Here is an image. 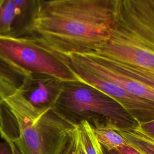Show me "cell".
<instances>
[{
    "mask_svg": "<svg viewBox=\"0 0 154 154\" xmlns=\"http://www.w3.org/2000/svg\"><path fill=\"white\" fill-rule=\"evenodd\" d=\"M116 0H38L31 35L67 55L94 52L110 38Z\"/></svg>",
    "mask_w": 154,
    "mask_h": 154,
    "instance_id": "cell-1",
    "label": "cell"
},
{
    "mask_svg": "<svg viewBox=\"0 0 154 154\" xmlns=\"http://www.w3.org/2000/svg\"><path fill=\"white\" fill-rule=\"evenodd\" d=\"M18 81L0 71V103L16 125L18 135L12 141L22 154H61L76 124L54 108L40 109L21 94Z\"/></svg>",
    "mask_w": 154,
    "mask_h": 154,
    "instance_id": "cell-2",
    "label": "cell"
},
{
    "mask_svg": "<svg viewBox=\"0 0 154 154\" xmlns=\"http://www.w3.org/2000/svg\"><path fill=\"white\" fill-rule=\"evenodd\" d=\"M90 53L154 73V0H116L111 37Z\"/></svg>",
    "mask_w": 154,
    "mask_h": 154,
    "instance_id": "cell-3",
    "label": "cell"
},
{
    "mask_svg": "<svg viewBox=\"0 0 154 154\" xmlns=\"http://www.w3.org/2000/svg\"><path fill=\"white\" fill-rule=\"evenodd\" d=\"M53 108L75 123L87 120L93 128L107 125L117 130H130L138 125L114 99L78 81L63 82Z\"/></svg>",
    "mask_w": 154,
    "mask_h": 154,
    "instance_id": "cell-4",
    "label": "cell"
},
{
    "mask_svg": "<svg viewBox=\"0 0 154 154\" xmlns=\"http://www.w3.org/2000/svg\"><path fill=\"white\" fill-rule=\"evenodd\" d=\"M66 60V55L34 35L0 37V63L19 78L42 73L63 82L78 81L68 68Z\"/></svg>",
    "mask_w": 154,
    "mask_h": 154,
    "instance_id": "cell-5",
    "label": "cell"
},
{
    "mask_svg": "<svg viewBox=\"0 0 154 154\" xmlns=\"http://www.w3.org/2000/svg\"><path fill=\"white\" fill-rule=\"evenodd\" d=\"M66 64L78 81L99 90L114 99L138 124L154 120V103L131 94L117 84L80 67L67 57Z\"/></svg>",
    "mask_w": 154,
    "mask_h": 154,
    "instance_id": "cell-6",
    "label": "cell"
},
{
    "mask_svg": "<svg viewBox=\"0 0 154 154\" xmlns=\"http://www.w3.org/2000/svg\"><path fill=\"white\" fill-rule=\"evenodd\" d=\"M38 0H0V37L29 35Z\"/></svg>",
    "mask_w": 154,
    "mask_h": 154,
    "instance_id": "cell-7",
    "label": "cell"
},
{
    "mask_svg": "<svg viewBox=\"0 0 154 154\" xmlns=\"http://www.w3.org/2000/svg\"><path fill=\"white\" fill-rule=\"evenodd\" d=\"M63 82L49 75L31 73L20 76L18 88L22 96L40 109L53 108Z\"/></svg>",
    "mask_w": 154,
    "mask_h": 154,
    "instance_id": "cell-8",
    "label": "cell"
},
{
    "mask_svg": "<svg viewBox=\"0 0 154 154\" xmlns=\"http://www.w3.org/2000/svg\"><path fill=\"white\" fill-rule=\"evenodd\" d=\"M67 57L80 67L120 86L138 97L154 103V89L116 72L83 54H71Z\"/></svg>",
    "mask_w": 154,
    "mask_h": 154,
    "instance_id": "cell-9",
    "label": "cell"
},
{
    "mask_svg": "<svg viewBox=\"0 0 154 154\" xmlns=\"http://www.w3.org/2000/svg\"><path fill=\"white\" fill-rule=\"evenodd\" d=\"M79 144L85 154H103L93 126L87 120L76 123Z\"/></svg>",
    "mask_w": 154,
    "mask_h": 154,
    "instance_id": "cell-10",
    "label": "cell"
},
{
    "mask_svg": "<svg viewBox=\"0 0 154 154\" xmlns=\"http://www.w3.org/2000/svg\"><path fill=\"white\" fill-rule=\"evenodd\" d=\"M93 129L101 146L107 150H116L128 144L118 131L112 127L100 126L93 128Z\"/></svg>",
    "mask_w": 154,
    "mask_h": 154,
    "instance_id": "cell-11",
    "label": "cell"
},
{
    "mask_svg": "<svg viewBox=\"0 0 154 154\" xmlns=\"http://www.w3.org/2000/svg\"><path fill=\"white\" fill-rule=\"evenodd\" d=\"M128 144L142 154H154V141L135 129L117 130Z\"/></svg>",
    "mask_w": 154,
    "mask_h": 154,
    "instance_id": "cell-12",
    "label": "cell"
},
{
    "mask_svg": "<svg viewBox=\"0 0 154 154\" xmlns=\"http://www.w3.org/2000/svg\"><path fill=\"white\" fill-rule=\"evenodd\" d=\"M79 148V139L76 129V124L74 132L67 142L61 154H78Z\"/></svg>",
    "mask_w": 154,
    "mask_h": 154,
    "instance_id": "cell-13",
    "label": "cell"
},
{
    "mask_svg": "<svg viewBox=\"0 0 154 154\" xmlns=\"http://www.w3.org/2000/svg\"><path fill=\"white\" fill-rule=\"evenodd\" d=\"M134 129L154 141V120L146 123H139Z\"/></svg>",
    "mask_w": 154,
    "mask_h": 154,
    "instance_id": "cell-14",
    "label": "cell"
},
{
    "mask_svg": "<svg viewBox=\"0 0 154 154\" xmlns=\"http://www.w3.org/2000/svg\"><path fill=\"white\" fill-rule=\"evenodd\" d=\"M116 150H117L120 154H142L138 150H137L129 144H127L118 148L117 149H116Z\"/></svg>",
    "mask_w": 154,
    "mask_h": 154,
    "instance_id": "cell-15",
    "label": "cell"
},
{
    "mask_svg": "<svg viewBox=\"0 0 154 154\" xmlns=\"http://www.w3.org/2000/svg\"><path fill=\"white\" fill-rule=\"evenodd\" d=\"M0 154H13L11 148L8 141H0Z\"/></svg>",
    "mask_w": 154,
    "mask_h": 154,
    "instance_id": "cell-16",
    "label": "cell"
},
{
    "mask_svg": "<svg viewBox=\"0 0 154 154\" xmlns=\"http://www.w3.org/2000/svg\"><path fill=\"white\" fill-rule=\"evenodd\" d=\"M3 140L8 142V143L10 144V147L11 148L13 154H22L20 151L19 150V149L17 148V147L16 146V144L12 141H10L7 139H3Z\"/></svg>",
    "mask_w": 154,
    "mask_h": 154,
    "instance_id": "cell-17",
    "label": "cell"
},
{
    "mask_svg": "<svg viewBox=\"0 0 154 154\" xmlns=\"http://www.w3.org/2000/svg\"><path fill=\"white\" fill-rule=\"evenodd\" d=\"M102 151L103 154H120L117 150H107L102 147Z\"/></svg>",
    "mask_w": 154,
    "mask_h": 154,
    "instance_id": "cell-18",
    "label": "cell"
},
{
    "mask_svg": "<svg viewBox=\"0 0 154 154\" xmlns=\"http://www.w3.org/2000/svg\"><path fill=\"white\" fill-rule=\"evenodd\" d=\"M78 154H85L83 150L82 149L80 144H79V148H78Z\"/></svg>",
    "mask_w": 154,
    "mask_h": 154,
    "instance_id": "cell-19",
    "label": "cell"
}]
</instances>
